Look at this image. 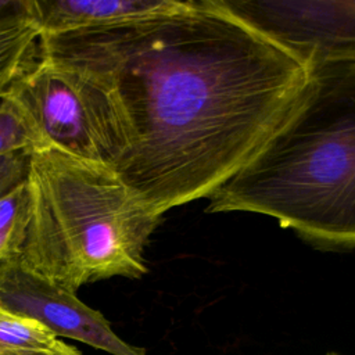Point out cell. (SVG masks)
Wrapping results in <instances>:
<instances>
[{"mask_svg": "<svg viewBox=\"0 0 355 355\" xmlns=\"http://www.w3.org/2000/svg\"><path fill=\"white\" fill-rule=\"evenodd\" d=\"M31 153H14L0 157V196L26 179Z\"/></svg>", "mask_w": 355, "mask_h": 355, "instance_id": "obj_12", "label": "cell"}, {"mask_svg": "<svg viewBox=\"0 0 355 355\" xmlns=\"http://www.w3.org/2000/svg\"><path fill=\"white\" fill-rule=\"evenodd\" d=\"M0 306L35 320L55 337L78 340L111 355H146L114 333L101 312L24 265L19 257L0 262Z\"/></svg>", "mask_w": 355, "mask_h": 355, "instance_id": "obj_6", "label": "cell"}, {"mask_svg": "<svg viewBox=\"0 0 355 355\" xmlns=\"http://www.w3.org/2000/svg\"><path fill=\"white\" fill-rule=\"evenodd\" d=\"M44 146L115 168L125 137L118 105L90 71L42 54L4 94Z\"/></svg>", "mask_w": 355, "mask_h": 355, "instance_id": "obj_4", "label": "cell"}, {"mask_svg": "<svg viewBox=\"0 0 355 355\" xmlns=\"http://www.w3.org/2000/svg\"><path fill=\"white\" fill-rule=\"evenodd\" d=\"M29 222L26 179L0 196V262L19 257Z\"/></svg>", "mask_w": 355, "mask_h": 355, "instance_id": "obj_9", "label": "cell"}, {"mask_svg": "<svg viewBox=\"0 0 355 355\" xmlns=\"http://www.w3.org/2000/svg\"><path fill=\"white\" fill-rule=\"evenodd\" d=\"M39 51L108 87L125 137L114 171L161 215L234 175L288 112L309 71L215 0L183 1L111 31L40 35Z\"/></svg>", "mask_w": 355, "mask_h": 355, "instance_id": "obj_1", "label": "cell"}, {"mask_svg": "<svg viewBox=\"0 0 355 355\" xmlns=\"http://www.w3.org/2000/svg\"><path fill=\"white\" fill-rule=\"evenodd\" d=\"M58 338L40 323L0 306V355L49 351Z\"/></svg>", "mask_w": 355, "mask_h": 355, "instance_id": "obj_10", "label": "cell"}, {"mask_svg": "<svg viewBox=\"0 0 355 355\" xmlns=\"http://www.w3.org/2000/svg\"><path fill=\"white\" fill-rule=\"evenodd\" d=\"M215 1L308 69L355 64V1Z\"/></svg>", "mask_w": 355, "mask_h": 355, "instance_id": "obj_5", "label": "cell"}, {"mask_svg": "<svg viewBox=\"0 0 355 355\" xmlns=\"http://www.w3.org/2000/svg\"><path fill=\"white\" fill-rule=\"evenodd\" d=\"M46 147L24 112L7 97L0 98V157Z\"/></svg>", "mask_w": 355, "mask_h": 355, "instance_id": "obj_11", "label": "cell"}, {"mask_svg": "<svg viewBox=\"0 0 355 355\" xmlns=\"http://www.w3.org/2000/svg\"><path fill=\"white\" fill-rule=\"evenodd\" d=\"M31 21L26 0H0V28Z\"/></svg>", "mask_w": 355, "mask_h": 355, "instance_id": "obj_13", "label": "cell"}, {"mask_svg": "<svg viewBox=\"0 0 355 355\" xmlns=\"http://www.w3.org/2000/svg\"><path fill=\"white\" fill-rule=\"evenodd\" d=\"M178 0H26L40 35L101 32L158 18L178 10Z\"/></svg>", "mask_w": 355, "mask_h": 355, "instance_id": "obj_7", "label": "cell"}, {"mask_svg": "<svg viewBox=\"0 0 355 355\" xmlns=\"http://www.w3.org/2000/svg\"><path fill=\"white\" fill-rule=\"evenodd\" d=\"M208 212L269 215L324 248L355 247V64L312 67L297 100Z\"/></svg>", "mask_w": 355, "mask_h": 355, "instance_id": "obj_2", "label": "cell"}, {"mask_svg": "<svg viewBox=\"0 0 355 355\" xmlns=\"http://www.w3.org/2000/svg\"><path fill=\"white\" fill-rule=\"evenodd\" d=\"M29 222L19 259L72 291L147 272L144 248L162 215L114 171L57 147L29 155Z\"/></svg>", "mask_w": 355, "mask_h": 355, "instance_id": "obj_3", "label": "cell"}, {"mask_svg": "<svg viewBox=\"0 0 355 355\" xmlns=\"http://www.w3.org/2000/svg\"><path fill=\"white\" fill-rule=\"evenodd\" d=\"M4 355H82V354L76 348L58 340L57 344L49 351H39V352H29V354H4Z\"/></svg>", "mask_w": 355, "mask_h": 355, "instance_id": "obj_14", "label": "cell"}, {"mask_svg": "<svg viewBox=\"0 0 355 355\" xmlns=\"http://www.w3.org/2000/svg\"><path fill=\"white\" fill-rule=\"evenodd\" d=\"M326 355H338V354H337V352H334V351H331V352H327Z\"/></svg>", "mask_w": 355, "mask_h": 355, "instance_id": "obj_15", "label": "cell"}, {"mask_svg": "<svg viewBox=\"0 0 355 355\" xmlns=\"http://www.w3.org/2000/svg\"><path fill=\"white\" fill-rule=\"evenodd\" d=\"M40 32L32 21L0 28V98L37 60Z\"/></svg>", "mask_w": 355, "mask_h": 355, "instance_id": "obj_8", "label": "cell"}]
</instances>
